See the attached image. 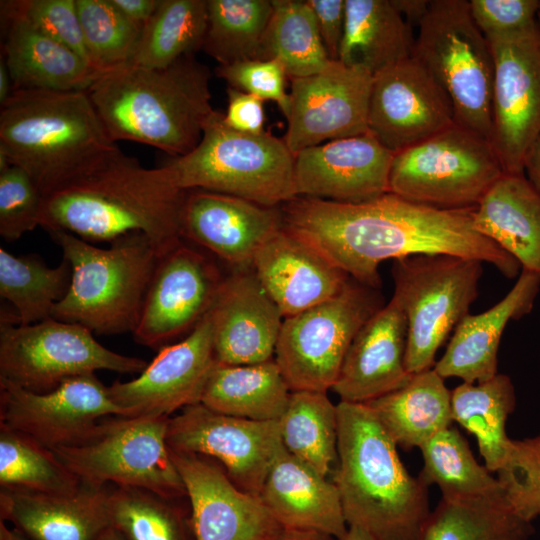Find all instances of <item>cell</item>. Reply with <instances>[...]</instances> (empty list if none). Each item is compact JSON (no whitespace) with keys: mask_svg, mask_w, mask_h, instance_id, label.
Segmentation results:
<instances>
[{"mask_svg":"<svg viewBox=\"0 0 540 540\" xmlns=\"http://www.w3.org/2000/svg\"><path fill=\"white\" fill-rule=\"evenodd\" d=\"M290 393L274 359L240 366L216 362L200 403L234 417L277 421L287 407Z\"/></svg>","mask_w":540,"mask_h":540,"instance_id":"obj_34","label":"cell"},{"mask_svg":"<svg viewBox=\"0 0 540 540\" xmlns=\"http://www.w3.org/2000/svg\"><path fill=\"white\" fill-rule=\"evenodd\" d=\"M209 316L218 364L272 360L284 316L253 270L224 278Z\"/></svg>","mask_w":540,"mask_h":540,"instance_id":"obj_24","label":"cell"},{"mask_svg":"<svg viewBox=\"0 0 540 540\" xmlns=\"http://www.w3.org/2000/svg\"><path fill=\"white\" fill-rule=\"evenodd\" d=\"M392 3L404 19L412 26L419 24L426 14L430 1L427 0H392Z\"/></svg>","mask_w":540,"mask_h":540,"instance_id":"obj_55","label":"cell"},{"mask_svg":"<svg viewBox=\"0 0 540 540\" xmlns=\"http://www.w3.org/2000/svg\"><path fill=\"white\" fill-rule=\"evenodd\" d=\"M120 149L86 91L13 90L0 109V155L23 169L43 196Z\"/></svg>","mask_w":540,"mask_h":540,"instance_id":"obj_5","label":"cell"},{"mask_svg":"<svg viewBox=\"0 0 540 540\" xmlns=\"http://www.w3.org/2000/svg\"><path fill=\"white\" fill-rule=\"evenodd\" d=\"M336 540H376L368 533L354 527H348L346 533Z\"/></svg>","mask_w":540,"mask_h":540,"instance_id":"obj_59","label":"cell"},{"mask_svg":"<svg viewBox=\"0 0 540 540\" xmlns=\"http://www.w3.org/2000/svg\"><path fill=\"white\" fill-rule=\"evenodd\" d=\"M207 23V0H160L128 65L163 69L195 55L203 47Z\"/></svg>","mask_w":540,"mask_h":540,"instance_id":"obj_37","label":"cell"},{"mask_svg":"<svg viewBox=\"0 0 540 540\" xmlns=\"http://www.w3.org/2000/svg\"><path fill=\"white\" fill-rule=\"evenodd\" d=\"M532 523L519 516L504 493L443 498L430 512L420 540H529Z\"/></svg>","mask_w":540,"mask_h":540,"instance_id":"obj_36","label":"cell"},{"mask_svg":"<svg viewBox=\"0 0 540 540\" xmlns=\"http://www.w3.org/2000/svg\"><path fill=\"white\" fill-rule=\"evenodd\" d=\"M482 272V262L448 254L394 260L392 297L406 317L405 364L411 375L435 366L438 349L469 314Z\"/></svg>","mask_w":540,"mask_h":540,"instance_id":"obj_10","label":"cell"},{"mask_svg":"<svg viewBox=\"0 0 540 540\" xmlns=\"http://www.w3.org/2000/svg\"><path fill=\"white\" fill-rule=\"evenodd\" d=\"M259 497L284 529L316 531L335 539L348 529L333 481L285 448L273 461Z\"/></svg>","mask_w":540,"mask_h":540,"instance_id":"obj_29","label":"cell"},{"mask_svg":"<svg viewBox=\"0 0 540 540\" xmlns=\"http://www.w3.org/2000/svg\"><path fill=\"white\" fill-rule=\"evenodd\" d=\"M186 190L165 166L145 168L120 150L101 165L44 196L40 226L87 242H111L141 232L159 257L181 241Z\"/></svg>","mask_w":540,"mask_h":540,"instance_id":"obj_2","label":"cell"},{"mask_svg":"<svg viewBox=\"0 0 540 540\" xmlns=\"http://www.w3.org/2000/svg\"><path fill=\"white\" fill-rule=\"evenodd\" d=\"M417 26L412 56L449 97L456 124L490 140L494 60L469 1L432 0Z\"/></svg>","mask_w":540,"mask_h":540,"instance_id":"obj_9","label":"cell"},{"mask_svg":"<svg viewBox=\"0 0 540 540\" xmlns=\"http://www.w3.org/2000/svg\"><path fill=\"white\" fill-rule=\"evenodd\" d=\"M0 540H31L17 529L0 520Z\"/></svg>","mask_w":540,"mask_h":540,"instance_id":"obj_58","label":"cell"},{"mask_svg":"<svg viewBox=\"0 0 540 540\" xmlns=\"http://www.w3.org/2000/svg\"><path fill=\"white\" fill-rule=\"evenodd\" d=\"M72 277L69 262L49 267L37 255L15 256L0 248V295L15 308V325L52 318L55 305L67 294Z\"/></svg>","mask_w":540,"mask_h":540,"instance_id":"obj_39","label":"cell"},{"mask_svg":"<svg viewBox=\"0 0 540 540\" xmlns=\"http://www.w3.org/2000/svg\"><path fill=\"white\" fill-rule=\"evenodd\" d=\"M5 24L2 55L17 89L86 91L100 76L70 48L27 22L1 17Z\"/></svg>","mask_w":540,"mask_h":540,"instance_id":"obj_30","label":"cell"},{"mask_svg":"<svg viewBox=\"0 0 540 540\" xmlns=\"http://www.w3.org/2000/svg\"><path fill=\"white\" fill-rule=\"evenodd\" d=\"M170 451L186 489L195 540H272L284 530L261 498L237 487L217 461Z\"/></svg>","mask_w":540,"mask_h":540,"instance_id":"obj_21","label":"cell"},{"mask_svg":"<svg viewBox=\"0 0 540 540\" xmlns=\"http://www.w3.org/2000/svg\"><path fill=\"white\" fill-rule=\"evenodd\" d=\"M214 111L199 144L165 165L181 190H206L280 207L297 197L294 154L268 132L249 134L227 126Z\"/></svg>","mask_w":540,"mask_h":540,"instance_id":"obj_7","label":"cell"},{"mask_svg":"<svg viewBox=\"0 0 540 540\" xmlns=\"http://www.w3.org/2000/svg\"><path fill=\"white\" fill-rule=\"evenodd\" d=\"M540 290V275L521 269L507 295L488 310L466 315L454 329L434 369L443 378L481 383L497 372V355L503 332L511 320L528 314Z\"/></svg>","mask_w":540,"mask_h":540,"instance_id":"obj_28","label":"cell"},{"mask_svg":"<svg viewBox=\"0 0 540 540\" xmlns=\"http://www.w3.org/2000/svg\"><path fill=\"white\" fill-rule=\"evenodd\" d=\"M228 105L223 116L224 122L230 128L249 134L264 132L263 100L238 89L227 88Z\"/></svg>","mask_w":540,"mask_h":540,"instance_id":"obj_52","label":"cell"},{"mask_svg":"<svg viewBox=\"0 0 540 540\" xmlns=\"http://www.w3.org/2000/svg\"><path fill=\"white\" fill-rule=\"evenodd\" d=\"M333 477L348 527L376 540H420L428 486L404 467L397 445L365 403L340 401Z\"/></svg>","mask_w":540,"mask_h":540,"instance_id":"obj_3","label":"cell"},{"mask_svg":"<svg viewBox=\"0 0 540 540\" xmlns=\"http://www.w3.org/2000/svg\"><path fill=\"white\" fill-rule=\"evenodd\" d=\"M475 229L540 275V193L525 174H503L472 211Z\"/></svg>","mask_w":540,"mask_h":540,"instance_id":"obj_31","label":"cell"},{"mask_svg":"<svg viewBox=\"0 0 540 540\" xmlns=\"http://www.w3.org/2000/svg\"><path fill=\"white\" fill-rule=\"evenodd\" d=\"M91 67L100 75L129 64L142 29L111 0H76Z\"/></svg>","mask_w":540,"mask_h":540,"instance_id":"obj_45","label":"cell"},{"mask_svg":"<svg viewBox=\"0 0 540 540\" xmlns=\"http://www.w3.org/2000/svg\"><path fill=\"white\" fill-rule=\"evenodd\" d=\"M207 6L205 53L219 65L258 59L272 0H207Z\"/></svg>","mask_w":540,"mask_h":540,"instance_id":"obj_44","label":"cell"},{"mask_svg":"<svg viewBox=\"0 0 540 540\" xmlns=\"http://www.w3.org/2000/svg\"><path fill=\"white\" fill-rule=\"evenodd\" d=\"M216 364L209 312L180 342L162 347L133 380L108 386L125 416H166L200 403Z\"/></svg>","mask_w":540,"mask_h":540,"instance_id":"obj_20","label":"cell"},{"mask_svg":"<svg viewBox=\"0 0 540 540\" xmlns=\"http://www.w3.org/2000/svg\"><path fill=\"white\" fill-rule=\"evenodd\" d=\"M331 61H338L345 30V0H306Z\"/></svg>","mask_w":540,"mask_h":540,"instance_id":"obj_51","label":"cell"},{"mask_svg":"<svg viewBox=\"0 0 540 540\" xmlns=\"http://www.w3.org/2000/svg\"><path fill=\"white\" fill-rule=\"evenodd\" d=\"M497 474L514 511L530 522L540 517V434L512 439L508 458Z\"/></svg>","mask_w":540,"mask_h":540,"instance_id":"obj_46","label":"cell"},{"mask_svg":"<svg viewBox=\"0 0 540 540\" xmlns=\"http://www.w3.org/2000/svg\"><path fill=\"white\" fill-rule=\"evenodd\" d=\"M515 406L514 385L505 374L477 384L463 382L451 391L452 419L475 436L491 473H497L508 458L512 439L506 422Z\"/></svg>","mask_w":540,"mask_h":540,"instance_id":"obj_35","label":"cell"},{"mask_svg":"<svg viewBox=\"0 0 540 540\" xmlns=\"http://www.w3.org/2000/svg\"><path fill=\"white\" fill-rule=\"evenodd\" d=\"M367 404L397 446L420 448L451 426V391L433 368L413 374L401 388Z\"/></svg>","mask_w":540,"mask_h":540,"instance_id":"obj_33","label":"cell"},{"mask_svg":"<svg viewBox=\"0 0 540 540\" xmlns=\"http://www.w3.org/2000/svg\"><path fill=\"white\" fill-rule=\"evenodd\" d=\"M394 153L370 132L294 154L297 197L360 203L389 192Z\"/></svg>","mask_w":540,"mask_h":540,"instance_id":"obj_22","label":"cell"},{"mask_svg":"<svg viewBox=\"0 0 540 540\" xmlns=\"http://www.w3.org/2000/svg\"><path fill=\"white\" fill-rule=\"evenodd\" d=\"M125 416L95 373L65 380L37 393L0 379V424L54 449L85 436L107 416Z\"/></svg>","mask_w":540,"mask_h":540,"instance_id":"obj_18","label":"cell"},{"mask_svg":"<svg viewBox=\"0 0 540 540\" xmlns=\"http://www.w3.org/2000/svg\"><path fill=\"white\" fill-rule=\"evenodd\" d=\"M373 75L360 66L330 61L320 72L291 79L288 127L283 138L295 154L303 149L364 134Z\"/></svg>","mask_w":540,"mask_h":540,"instance_id":"obj_16","label":"cell"},{"mask_svg":"<svg viewBox=\"0 0 540 540\" xmlns=\"http://www.w3.org/2000/svg\"><path fill=\"white\" fill-rule=\"evenodd\" d=\"M272 4L258 59L279 60L290 79L323 70L331 60L307 1L272 0Z\"/></svg>","mask_w":540,"mask_h":540,"instance_id":"obj_40","label":"cell"},{"mask_svg":"<svg viewBox=\"0 0 540 540\" xmlns=\"http://www.w3.org/2000/svg\"><path fill=\"white\" fill-rule=\"evenodd\" d=\"M539 0H470V13L486 38L508 35L536 25Z\"/></svg>","mask_w":540,"mask_h":540,"instance_id":"obj_50","label":"cell"},{"mask_svg":"<svg viewBox=\"0 0 540 540\" xmlns=\"http://www.w3.org/2000/svg\"><path fill=\"white\" fill-rule=\"evenodd\" d=\"M182 499L138 487L110 485L111 527L125 540H195L190 507H182Z\"/></svg>","mask_w":540,"mask_h":540,"instance_id":"obj_41","label":"cell"},{"mask_svg":"<svg viewBox=\"0 0 540 540\" xmlns=\"http://www.w3.org/2000/svg\"><path fill=\"white\" fill-rule=\"evenodd\" d=\"M272 540H336L335 538L316 531L284 529L279 536Z\"/></svg>","mask_w":540,"mask_h":540,"instance_id":"obj_56","label":"cell"},{"mask_svg":"<svg viewBox=\"0 0 540 540\" xmlns=\"http://www.w3.org/2000/svg\"><path fill=\"white\" fill-rule=\"evenodd\" d=\"M110 485L73 494L0 488V520L31 540H98L111 527Z\"/></svg>","mask_w":540,"mask_h":540,"instance_id":"obj_27","label":"cell"},{"mask_svg":"<svg viewBox=\"0 0 540 540\" xmlns=\"http://www.w3.org/2000/svg\"><path fill=\"white\" fill-rule=\"evenodd\" d=\"M223 280L211 260L181 241L158 259L135 341L160 350L190 333L212 308Z\"/></svg>","mask_w":540,"mask_h":540,"instance_id":"obj_17","label":"cell"},{"mask_svg":"<svg viewBox=\"0 0 540 540\" xmlns=\"http://www.w3.org/2000/svg\"><path fill=\"white\" fill-rule=\"evenodd\" d=\"M81 486V480L51 448L0 424V488L73 494Z\"/></svg>","mask_w":540,"mask_h":540,"instance_id":"obj_43","label":"cell"},{"mask_svg":"<svg viewBox=\"0 0 540 540\" xmlns=\"http://www.w3.org/2000/svg\"><path fill=\"white\" fill-rule=\"evenodd\" d=\"M207 66L185 56L163 69L126 65L86 90L112 141L153 146L173 158L190 153L215 111Z\"/></svg>","mask_w":540,"mask_h":540,"instance_id":"obj_4","label":"cell"},{"mask_svg":"<svg viewBox=\"0 0 540 540\" xmlns=\"http://www.w3.org/2000/svg\"><path fill=\"white\" fill-rule=\"evenodd\" d=\"M166 416H107L78 441L52 449L82 483L187 497L167 444Z\"/></svg>","mask_w":540,"mask_h":540,"instance_id":"obj_8","label":"cell"},{"mask_svg":"<svg viewBox=\"0 0 540 540\" xmlns=\"http://www.w3.org/2000/svg\"><path fill=\"white\" fill-rule=\"evenodd\" d=\"M98 540H125L122 535L113 527L104 531Z\"/></svg>","mask_w":540,"mask_h":540,"instance_id":"obj_60","label":"cell"},{"mask_svg":"<svg viewBox=\"0 0 540 540\" xmlns=\"http://www.w3.org/2000/svg\"><path fill=\"white\" fill-rule=\"evenodd\" d=\"M147 365L104 347L78 324L54 318L31 325L1 322L0 379L29 391L48 392L98 370L140 374Z\"/></svg>","mask_w":540,"mask_h":540,"instance_id":"obj_13","label":"cell"},{"mask_svg":"<svg viewBox=\"0 0 540 540\" xmlns=\"http://www.w3.org/2000/svg\"><path fill=\"white\" fill-rule=\"evenodd\" d=\"M381 307L376 288L350 277L337 296L284 318L274 360L289 389H332L354 337Z\"/></svg>","mask_w":540,"mask_h":540,"instance_id":"obj_12","label":"cell"},{"mask_svg":"<svg viewBox=\"0 0 540 540\" xmlns=\"http://www.w3.org/2000/svg\"><path fill=\"white\" fill-rule=\"evenodd\" d=\"M218 77L229 87L252 94L263 101L275 102L287 118L290 95L286 91L287 72L277 59H249L229 65H218Z\"/></svg>","mask_w":540,"mask_h":540,"instance_id":"obj_49","label":"cell"},{"mask_svg":"<svg viewBox=\"0 0 540 540\" xmlns=\"http://www.w3.org/2000/svg\"><path fill=\"white\" fill-rule=\"evenodd\" d=\"M0 7L1 17L18 18L27 22L73 50L90 65L76 0L1 1Z\"/></svg>","mask_w":540,"mask_h":540,"instance_id":"obj_47","label":"cell"},{"mask_svg":"<svg viewBox=\"0 0 540 540\" xmlns=\"http://www.w3.org/2000/svg\"><path fill=\"white\" fill-rule=\"evenodd\" d=\"M475 208V207H474ZM470 209H440L390 192L360 203L298 196L281 206L283 228L319 250L354 280L378 289L388 259L448 254L487 262L505 277L520 263L479 233Z\"/></svg>","mask_w":540,"mask_h":540,"instance_id":"obj_1","label":"cell"},{"mask_svg":"<svg viewBox=\"0 0 540 540\" xmlns=\"http://www.w3.org/2000/svg\"><path fill=\"white\" fill-rule=\"evenodd\" d=\"M487 40L494 60L490 141L505 174H524L540 133V33L535 25Z\"/></svg>","mask_w":540,"mask_h":540,"instance_id":"obj_14","label":"cell"},{"mask_svg":"<svg viewBox=\"0 0 540 540\" xmlns=\"http://www.w3.org/2000/svg\"><path fill=\"white\" fill-rule=\"evenodd\" d=\"M283 228L280 207L212 191L186 190L181 238L205 247L225 262L251 267L261 247Z\"/></svg>","mask_w":540,"mask_h":540,"instance_id":"obj_23","label":"cell"},{"mask_svg":"<svg viewBox=\"0 0 540 540\" xmlns=\"http://www.w3.org/2000/svg\"><path fill=\"white\" fill-rule=\"evenodd\" d=\"M503 174L490 140L454 124L394 154L389 192L435 208L470 209Z\"/></svg>","mask_w":540,"mask_h":540,"instance_id":"obj_11","label":"cell"},{"mask_svg":"<svg viewBox=\"0 0 540 540\" xmlns=\"http://www.w3.org/2000/svg\"><path fill=\"white\" fill-rule=\"evenodd\" d=\"M111 2L141 29L155 13L160 0H111Z\"/></svg>","mask_w":540,"mask_h":540,"instance_id":"obj_53","label":"cell"},{"mask_svg":"<svg viewBox=\"0 0 540 540\" xmlns=\"http://www.w3.org/2000/svg\"><path fill=\"white\" fill-rule=\"evenodd\" d=\"M415 37L392 0H345V30L339 61L373 76L409 58Z\"/></svg>","mask_w":540,"mask_h":540,"instance_id":"obj_32","label":"cell"},{"mask_svg":"<svg viewBox=\"0 0 540 540\" xmlns=\"http://www.w3.org/2000/svg\"><path fill=\"white\" fill-rule=\"evenodd\" d=\"M454 124L449 97L415 57L373 76L368 131L394 154Z\"/></svg>","mask_w":540,"mask_h":540,"instance_id":"obj_19","label":"cell"},{"mask_svg":"<svg viewBox=\"0 0 540 540\" xmlns=\"http://www.w3.org/2000/svg\"><path fill=\"white\" fill-rule=\"evenodd\" d=\"M44 196L20 167L0 170V235L14 241L40 226Z\"/></svg>","mask_w":540,"mask_h":540,"instance_id":"obj_48","label":"cell"},{"mask_svg":"<svg viewBox=\"0 0 540 540\" xmlns=\"http://www.w3.org/2000/svg\"><path fill=\"white\" fill-rule=\"evenodd\" d=\"M251 267L284 318L337 296L350 278L319 250L284 228L261 247Z\"/></svg>","mask_w":540,"mask_h":540,"instance_id":"obj_26","label":"cell"},{"mask_svg":"<svg viewBox=\"0 0 540 540\" xmlns=\"http://www.w3.org/2000/svg\"><path fill=\"white\" fill-rule=\"evenodd\" d=\"M406 317L392 297L354 337L332 390L340 401L367 403L403 387L406 369Z\"/></svg>","mask_w":540,"mask_h":540,"instance_id":"obj_25","label":"cell"},{"mask_svg":"<svg viewBox=\"0 0 540 540\" xmlns=\"http://www.w3.org/2000/svg\"><path fill=\"white\" fill-rule=\"evenodd\" d=\"M536 25H537L538 31L540 33V0H539V4H538L537 13H536Z\"/></svg>","mask_w":540,"mask_h":540,"instance_id":"obj_61","label":"cell"},{"mask_svg":"<svg viewBox=\"0 0 540 540\" xmlns=\"http://www.w3.org/2000/svg\"><path fill=\"white\" fill-rule=\"evenodd\" d=\"M166 440L172 451L214 459L237 487L256 496L284 448L278 420L234 417L202 403L187 406L170 417Z\"/></svg>","mask_w":540,"mask_h":540,"instance_id":"obj_15","label":"cell"},{"mask_svg":"<svg viewBox=\"0 0 540 540\" xmlns=\"http://www.w3.org/2000/svg\"><path fill=\"white\" fill-rule=\"evenodd\" d=\"M540 193V133L528 149L524 160V174Z\"/></svg>","mask_w":540,"mask_h":540,"instance_id":"obj_54","label":"cell"},{"mask_svg":"<svg viewBox=\"0 0 540 540\" xmlns=\"http://www.w3.org/2000/svg\"><path fill=\"white\" fill-rule=\"evenodd\" d=\"M47 232L72 269L69 290L51 317L101 335L133 333L159 259L151 240L134 232L104 249L63 230Z\"/></svg>","mask_w":540,"mask_h":540,"instance_id":"obj_6","label":"cell"},{"mask_svg":"<svg viewBox=\"0 0 540 540\" xmlns=\"http://www.w3.org/2000/svg\"><path fill=\"white\" fill-rule=\"evenodd\" d=\"M12 93V81L5 61H0V103L1 105Z\"/></svg>","mask_w":540,"mask_h":540,"instance_id":"obj_57","label":"cell"},{"mask_svg":"<svg viewBox=\"0 0 540 540\" xmlns=\"http://www.w3.org/2000/svg\"><path fill=\"white\" fill-rule=\"evenodd\" d=\"M423 468L419 478L439 486L443 498H474L504 493L497 478L481 466L467 440L450 426L420 448Z\"/></svg>","mask_w":540,"mask_h":540,"instance_id":"obj_42","label":"cell"},{"mask_svg":"<svg viewBox=\"0 0 540 540\" xmlns=\"http://www.w3.org/2000/svg\"><path fill=\"white\" fill-rule=\"evenodd\" d=\"M278 421L286 451L327 477L338 460V410L326 392L291 391Z\"/></svg>","mask_w":540,"mask_h":540,"instance_id":"obj_38","label":"cell"}]
</instances>
